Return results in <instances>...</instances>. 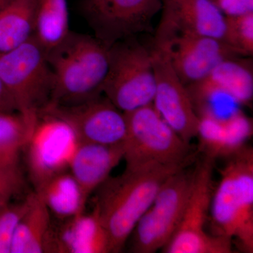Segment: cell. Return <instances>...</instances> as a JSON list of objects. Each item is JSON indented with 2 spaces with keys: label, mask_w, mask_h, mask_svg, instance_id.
I'll return each mask as SVG.
<instances>
[{
  "label": "cell",
  "mask_w": 253,
  "mask_h": 253,
  "mask_svg": "<svg viewBox=\"0 0 253 253\" xmlns=\"http://www.w3.org/2000/svg\"><path fill=\"white\" fill-rule=\"evenodd\" d=\"M70 32L67 0H36L34 37L46 52L62 42Z\"/></svg>",
  "instance_id": "22"
},
{
  "label": "cell",
  "mask_w": 253,
  "mask_h": 253,
  "mask_svg": "<svg viewBox=\"0 0 253 253\" xmlns=\"http://www.w3.org/2000/svg\"><path fill=\"white\" fill-rule=\"evenodd\" d=\"M27 196L28 208L15 229L10 253H45L52 216L36 191Z\"/></svg>",
  "instance_id": "18"
},
{
  "label": "cell",
  "mask_w": 253,
  "mask_h": 253,
  "mask_svg": "<svg viewBox=\"0 0 253 253\" xmlns=\"http://www.w3.org/2000/svg\"><path fill=\"white\" fill-rule=\"evenodd\" d=\"M28 206V196L17 204H9L0 210V253H11V242L18 221Z\"/></svg>",
  "instance_id": "26"
},
{
  "label": "cell",
  "mask_w": 253,
  "mask_h": 253,
  "mask_svg": "<svg viewBox=\"0 0 253 253\" xmlns=\"http://www.w3.org/2000/svg\"><path fill=\"white\" fill-rule=\"evenodd\" d=\"M9 1V0H0V8H1V6H4V5Z\"/></svg>",
  "instance_id": "30"
},
{
  "label": "cell",
  "mask_w": 253,
  "mask_h": 253,
  "mask_svg": "<svg viewBox=\"0 0 253 253\" xmlns=\"http://www.w3.org/2000/svg\"><path fill=\"white\" fill-rule=\"evenodd\" d=\"M151 51L156 80L153 106L168 126L190 143L197 137L199 118L186 86L174 71L166 48L153 44Z\"/></svg>",
  "instance_id": "10"
},
{
  "label": "cell",
  "mask_w": 253,
  "mask_h": 253,
  "mask_svg": "<svg viewBox=\"0 0 253 253\" xmlns=\"http://www.w3.org/2000/svg\"><path fill=\"white\" fill-rule=\"evenodd\" d=\"M36 0H9L0 8V54L34 36Z\"/></svg>",
  "instance_id": "21"
},
{
  "label": "cell",
  "mask_w": 253,
  "mask_h": 253,
  "mask_svg": "<svg viewBox=\"0 0 253 253\" xmlns=\"http://www.w3.org/2000/svg\"><path fill=\"white\" fill-rule=\"evenodd\" d=\"M199 118L197 137L205 156L216 160L229 158L246 146L253 135V121L241 109L225 117Z\"/></svg>",
  "instance_id": "16"
},
{
  "label": "cell",
  "mask_w": 253,
  "mask_h": 253,
  "mask_svg": "<svg viewBox=\"0 0 253 253\" xmlns=\"http://www.w3.org/2000/svg\"><path fill=\"white\" fill-rule=\"evenodd\" d=\"M194 171L179 169L168 178L133 231L131 251L152 253L163 249L180 224L192 185Z\"/></svg>",
  "instance_id": "8"
},
{
  "label": "cell",
  "mask_w": 253,
  "mask_h": 253,
  "mask_svg": "<svg viewBox=\"0 0 253 253\" xmlns=\"http://www.w3.org/2000/svg\"><path fill=\"white\" fill-rule=\"evenodd\" d=\"M200 81L230 96L240 106L249 105L253 98V59H226Z\"/></svg>",
  "instance_id": "20"
},
{
  "label": "cell",
  "mask_w": 253,
  "mask_h": 253,
  "mask_svg": "<svg viewBox=\"0 0 253 253\" xmlns=\"http://www.w3.org/2000/svg\"><path fill=\"white\" fill-rule=\"evenodd\" d=\"M101 1L102 0H89V6L94 7V6H98Z\"/></svg>",
  "instance_id": "29"
},
{
  "label": "cell",
  "mask_w": 253,
  "mask_h": 253,
  "mask_svg": "<svg viewBox=\"0 0 253 253\" xmlns=\"http://www.w3.org/2000/svg\"><path fill=\"white\" fill-rule=\"evenodd\" d=\"M126 135L123 159L126 168L150 164L187 167L195 156L190 143L168 126L153 104L124 113Z\"/></svg>",
  "instance_id": "4"
},
{
  "label": "cell",
  "mask_w": 253,
  "mask_h": 253,
  "mask_svg": "<svg viewBox=\"0 0 253 253\" xmlns=\"http://www.w3.org/2000/svg\"><path fill=\"white\" fill-rule=\"evenodd\" d=\"M213 193V234L225 236L245 253L253 252V150L245 146L228 158Z\"/></svg>",
  "instance_id": "3"
},
{
  "label": "cell",
  "mask_w": 253,
  "mask_h": 253,
  "mask_svg": "<svg viewBox=\"0 0 253 253\" xmlns=\"http://www.w3.org/2000/svg\"><path fill=\"white\" fill-rule=\"evenodd\" d=\"M226 17H235L253 13V0H212Z\"/></svg>",
  "instance_id": "27"
},
{
  "label": "cell",
  "mask_w": 253,
  "mask_h": 253,
  "mask_svg": "<svg viewBox=\"0 0 253 253\" xmlns=\"http://www.w3.org/2000/svg\"><path fill=\"white\" fill-rule=\"evenodd\" d=\"M156 45L166 48L171 65L186 86L207 77L222 61L241 56L225 42L212 37L182 35Z\"/></svg>",
  "instance_id": "14"
},
{
  "label": "cell",
  "mask_w": 253,
  "mask_h": 253,
  "mask_svg": "<svg viewBox=\"0 0 253 253\" xmlns=\"http://www.w3.org/2000/svg\"><path fill=\"white\" fill-rule=\"evenodd\" d=\"M224 41L241 56L253 54V13L226 17Z\"/></svg>",
  "instance_id": "25"
},
{
  "label": "cell",
  "mask_w": 253,
  "mask_h": 253,
  "mask_svg": "<svg viewBox=\"0 0 253 253\" xmlns=\"http://www.w3.org/2000/svg\"><path fill=\"white\" fill-rule=\"evenodd\" d=\"M156 80L151 47L134 37L109 47V67L103 94L120 111L129 112L152 104Z\"/></svg>",
  "instance_id": "5"
},
{
  "label": "cell",
  "mask_w": 253,
  "mask_h": 253,
  "mask_svg": "<svg viewBox=\"0 0 253 253\" xmlns=\"http://www.w3.org/2000/svg\"><path fill=\"white\" fill-rule=\"evenodd\" d=\"M46 253H111L107 231L94 209L68 219L52 221Z\"/></svg>",
  "instance_id": "15"
},
{
  "label": "cell",
  "mask_w": 253,
  "mask_h": 253,
  "mask_svg": "<svg viewBox=\"0 0 253 253\" xmlns=\"http://www.w3.org/2000/svg\"><path fill=\"white\" fill-rule=\"evenodd\" d=\"M41 111L52 113L66 121L72 126L80 142L122 145L126 140L124 113L105 96L101 95L77 104H49Z\"/></svg>",
  "instance_id": "11"
},
{
  "label": "cell",
  "mask_w": 253,
  "mask_h": 253,
  "mask_svg": "<svg viewBox=\"0 0 253 253\" xmlns=\"http://www.w3.org/2000/svg\"><path fill=\"white\" fill-rule=\"evenodd\" d=\"M215 160L205 156L194 169L192 185L179 228L163 248L166 253H231L232 240L208 234L205 226L211 211Z\"/></svg>",
  "instance_id": "7"
},
{
  "label": "cell",
  "mask_w": 253,
  "mask_h": 253,
  "mask_svg": "<svg viewBox=\"0 0 253 253\" xmlns=\"http://www.w3.org/2000/svg\"><path fill=\"white\" fill-rule=\"evenodd\" d=\"M38 115L0 113V154H19L31 137Z\"/></svg>",
  "instance_id": "23"
},
{
  "label": "cell",
  "mask_w": 253,
  "mask_h": 253,
  "mask_svg": "<svg viewBox=\"0 0 253 253\" xmlns=\"http://www.w3.org/2000/svg\"><path fill=\"white\" fill-rule=\"evenodd\" d=\"M0 78L19 112L38 115L51 101L52 71L46 50L34 36L16 49L0 54Z\"/></svg>",
  "instance_id": "6"
},
{
  "label": "cell",
  "mask_w": 253,
  "mask_h": 253,
  "mask_svg": "<svg viewBox=\"0 0 253 253\" xmlns=\"http://www.w3.org/2000/svg\"><path fill=\"white\" fill-rule=\"evenodd\" d=\"M18 157L19 154H0V210L11 204L24 186Z\"/></svg>",
  "instance_id": "24"
},
{
  "label": "cell",
  "mask_w": 253,
  "mask_h": 253,
  "mask_svg": "<svg viewBox=\"0 0 253 253\" xmlns=\"http://www.w3.org/2000/svg\"><path fill=\"white\" fill-rule=\"evenodd\" d=\"M35 191L56 219H68L85 212L88 198L69 170L54 176Z\"/></svg>",
  "instance_id": "19"
},
{
  "label": "cell",
  "mask_w": 253,
  "mask_h": 253,
  "mask_svg": "<svg viewBox=\"0 0 253 253\" xmlns=\"http://www.w3.org/2000/svg\"><path fill=\"white\" fill-rule=\"evenodd\" d=\"M46 53L53 74L49 104H77L103 94L109 47L96 37L70 32L62 42Z\"/></svg>",
  "instance_id": "2"
},
{
  "label": "cell",
  "mask_w": 253,
  "mask_h": 253,
  "mask_svg": "<svg viewBox=\"0 0 253 253\" xmlns=\"http://www.w3.org/2000/svg\"><path fill=\"white\" fill-rule=\"evenodd\" d=\"M123 144L103 145L80 142L73 155L69 171L89 199L109 177L123 159Z\"/></svg>",
  "instance_id": "17"
},
{
  "label": "cell",
  "mask_w": 253,
  "mask_h": 253,
  "mask_svg": "<svg viewBox=\"0 0 253 253\" xmlns=\"http://www.w3.org/2000/svg\"><path fill=\"white\" fill-rule=\"evenodd\" d=\"M80 141L72 126L62 118L41 111L26 149L28 176L35 191L46 181L69 170Z\"/></svg>",
  "instance_id": "9"
},
{
  "label": "cell",
  "mask_w": 253,
  "mask_h": 253,
  "mask_svg": "<svg viewBox=\"0 0 253 253\" xmlns=\"http://www.w3.org/2000/svg\"><path fill=\"white\" fill-rule=\"evenodd\" d=\"M162 4L154 44H164L182 35L212 37L224 41L226 18L212 0H162Z\"/></svg>",
  "instance_id": "12"
},
{
  "label": "cell",
  "mask_w": 253,
  "mask_h": 253,
  "mask_svg": "<svg viewBox=\"0 0 253 253\" xmlns=\"http://www.w3.org/2000/svg\"><path fill=\"white\" fill-rule=\"evenodd\" d=\"M185 168L158 164L126 168L122 174L109 176L98 188L93 209L107 231L111 253L122 251L163 183Z\"/></svg>",
  "instance_id": "1"
},
{
  "label": "cell",
  "mask_w": 253,
  "mask_h": 253,
  "mask_svg": "<svg viewBox=\"0 0 253 253\" xmlns=\"http://www.w3.org/2000/svg\"><path fill=\"white\" fill-rule=\"evenodd\" d=\"M19 112L17 104L0 78V113Z\"/></svg>",
  "instance_id": "28"
},
{
  "label": "cell",
  "mask_w": 253,
  "mask_h": 253,
  "mask_svg": "<svg viewBox=\"0 0 253 253\" xmlns=\"http://www.w3.org/2000/svg\"><path fill=\"white\" fill-rule=\"evenodd\" d=\"M162 0H102L90 7L96 38L106 46L153 31V19L162 9Z\"/></svg>",
  "instance_id": "13"
}]
</instances>
